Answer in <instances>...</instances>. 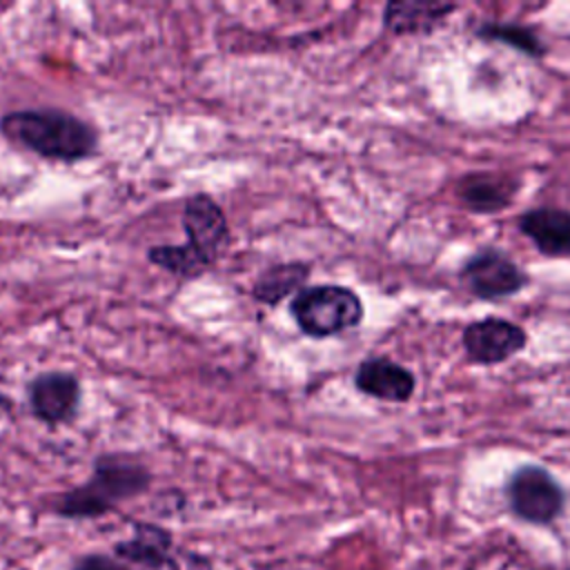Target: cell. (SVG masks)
<instances>
[{
    "mask_svg": "<svg viewBox=\"0 0 570 570\" xmlns=\"http://www.w3.org/2000/svg\"><path fill=\"white\" fill-rule=\"evenodd\" d=\"M171 537L149 523H136L134 537L116 546V554L145 568V570H178L176 561L169 557Z\"/></svg>",
    "mask_w": 570,
    "mask_h": 570,
    "instance_id": "cell-11",
    "label": "cell"
},
{
    "mask_svg": "<svg viewBox=\"0 0 570 570\" xmlns=\"http://www.w3.org/2000/svg\"><path fill=\"white\" fill-rule=\"evenodd\" d=\"M147 258L154 265H158V267H163L169 274L180 276V278H194V276H198V274H203L205 269L212 267L187 243H183V245H156V247H149L147 249Z\"/></svg>",
    "mask_w": 570,
    "mask_h": 570,
    "instance_id": "cell-15",
    "label": "cell"
},
{
    "mask_svg": "<svg viewBox=\"0 0 570 570\" xmlns=\"http://www.w3.org/2000/svg\"><path fill=\"white\" fill-rule=\"evenodd\" d=\"M519 229L546 256H570V212L537 207L519 218Z\"/></svg>",
    "mask_w": 570,
    "mask_h": 570,
    "instance_id": "cell-10",
    "label": "cell"
},
{
    "mask_svg": "<svg viewBox=\"0 0 570 570\" xmlns=\"http://www.w3.org/2000/svg\"><path fill=\"white\" fill-rule=\"evenodd\" d=\"M354 385L367 396L403 403L414 392V374L390 358H367L356 367Z\"/></svg>",
    "mask_w": 570,
    "mask_h": 570,
    "instance_id": "cell-9",
    "label": "cell"
},
{
    "mask_svg": "<svg viewBox=\"0 0 570 570\" xmlns=\"http://www.w3.org/2000/svg\"><path fill=\"white\" fill-rule=\"evenodd\" d=\"M0 134L13 145L49 160L76 163L98 149V131L82 118L56 109H16L0 118Z\"/></svg>",
    "mask_w": 570,
    "mask_h": 570,
    "instance_id": "cell-1",
    "label": "cell"
},
{
    "mask_svg": "<svg viewBox=\"0 0 570 570\" xmlns=\"http://www.w3.org/2000/svg\"><path fill=\"white\" fill-rule=\"evenodd\" d=\"M465 287L485 301L505 298L525 287V272L499 249H481L468 258L461 269Z\"/></svg>",
    "mask_w": 570,
    "mask_h": 570,
    "instance_id": "cell-5",
    "label": "cell"
},
{
    "mask_svg": "<svg viewBox=\"0 0 570 570\" xmlns=\"http://www.w3.org/2000/svg\"><path fill=\"white\" fill-rule=\"evenodd\" d=\"M309 267L305 263H278L267 267L256 285H254V298L263 305H276L292 292H301V285L307 281Z\"/></svg>",
    "mask_w": 570,
    "mask_h": 570,
    "instance_id": "cell-14",
    "label": "cell"
},
{
    "mask_svg": "<svg viewBox=\"0 0 570 570\" xmlns=\"http://www.w3.org/2000/svg\"><path fill=\"white\" fill-rule=\"evenodd\" d=\"M149 472L129 456L105 454L94 463V472L85 485L73 488L58 501V512L71 519L100 517L116 508V503L145 492Z\"/></svg>",
    "mask_w": 570,
    "mask_h": 570,
    "instance_id": "cell-2",
    "label": "cell"
},
{
    "mask_svg": "<svg viewBox=\"0 0 570 570\" xmlns=\"http://www.w3.org/2000/svg\"><path fill=\"white\" fill-rule=\"evenodd\" d=\"M183 229L187 245L194 247L209 265L229 243V223L223 207L209 194H194L183 207Z\"/></svg>",
    "mask_w": 570,
    "mask_h": 570,
    "instance_id": "cell-7",
    "label": "cell"
},
{
    "mask_svg": "<svg viewBox=\"0 0 570 570\" xmlns=\"http://www.w3.org/2000/svg\"><path fill=\"white\" fill-rule=\"evenodd\" d=\"M80 396V381L71 372H42L27 385L29 410L47 425H60L76 419Z\"/></svg>",
    "mask_w": 570,
    "mask_h": 570,
    "instance_id": "cell-6",
    "label": "cell"
},
{
    "mask_svg": "<svg viewBox=\"0 0 570 570\" xmlns=\"http://www.w3.org/2000/svg\"><path fill=\"white\" fill-rule=\"evenodd\" d=\"M454 9L456 4H445V2H423V0L387 2L383 11V24L394 33H425L439 27Z\"/></svg>",
    "mask_w": 570,
    "mask_h": 570,
    "instance_id": "cell-12",
    "label": "cell"
},
{
    "mask_svg": "<svg viewBox=\"0 0 570 570\" xmlns=\"http://www.w3.org/2000/svg\"><path fill=\"white\" fill-rule=\"evenodd\" d=\"M298 330L312 338H325L356 327L363 321L361 298L343 285L303 287L289 305Z\"/></svg>",
    "mask_w": 570,
    "mask_h": 570,
    "instance_id": "cell-3",
    "label": "cell"
},
{
    "mask_svg": "<svg viewBox=\"0 0 570 570\" xmlns=\"http://www.w3.org/2000/svg\"><path fill=\"white\" fill-rule=\"evenodd\" d=\"M73 570H122L116 561H109L107 557H87L76 563Z\"/></svg>",
    "mask_w": 570,
    "mask_h": 570,
    "instance_id": "cell-17",
    "label": "cell"
},
{
    "mask_svg": "<svg viewBox=\"0 0 570 570\" xmlns=\"http://www.w3.org/2000/svg\"><path fill=\"white\" fill-rule=\"evenodd\" d=\"M514 187L512 180L497 174H468L459 183V198L472 212L490 214L510 205Z\"/></svg>",
    "mask_w": 570,
    "mask_h": 570,
    "instance_id": "cell-13",
    "label": "cell"
},
{
    "mask_svg": "<svg viewBox=\"0 0 570 570\" xmlns=\"http://www.w3.org/2000/svg\"><path fill=\"white\" fill-rule=\"evenodd\" d=\"M479 38L499 40L510 47H517L519 51H525L530 56H543L546 47L541 45L539 36L521 24H501V22H488L479 29Z\"/></svg>",
    "mask_w": 570,
    "mask_h": 570,
    "instance_id": "cell-16",
    "label": "cell"
},
{
    "mask_svg": "<svg viewBox=\"0 0 570 570\" xmlns=\"http://www.w3.org/2000/svg\"><path fill=\"white\" fill-rule=\"evenodd\" d=\"M525 341L528 336L521 325L497 316L474 321L463 330L465 354L481 365L508 361L525 347Z\"/></svg>",
    "mask_w": 570,
    "mask_h": 570,
    "instance_id": "cell-8",
    "label": "cell"
},
{
    "mask_svg": "<svg viewBox=\"0 0 570 570\" xmlns=\"http://www.w3.org/2000/svg\"><path fill=\"white\" fill-rule=\"evenodd\" d=\"M510 508L525 521L548 523L563 508L559 483L539 465L519 468L508 483Z\"/></svg>",
    "mask_w": 570,
    "mask_h": 570,
    "instance_id": "cell-4",
    "label": "cell"
}]
</instances>
